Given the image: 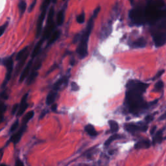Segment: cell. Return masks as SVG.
I'll list each match as a JSON object with an SVG mask.
<instances>
[{"mask_svg":"<svg viewBox=\"0 0 166 166\" xmlns=\"http://www.w3.org/2000/svg\"><path fill=\"white\" fill-rule=\"evenodd\" d=\"M129 18L132 23L136 25H142L146 24L144 7H137L132 9L129 12Z\"/></svg>","mask_w":166,"mask_h":166,"instance_id":"cell-3","label":"cell"},{"mask_svg":"<svg viewBox=\"0 0 166 166\" xmlns=\"http://www.w3.org/2000/svg\"><path fill=\"white\" fill-rule=\"evenodd\" d=\"M3 63H4V66L7 68V74H6L5 80L6 82H8L11 79L12 72V69H13V60H12V57L5 59Z\"/></svg>","mask_w":166,"mask_h":166,"instance_id":"cell-8","label":"cell"},{"mask_svg":"<svg viewBox=\"0 0 166 166\" xmlns=\"http://www.w3.org/2000/svg\"><path fill=\"white\" fill-rule=\"evenodd\" d=\"M147 44V42L143 38H140L136 40L135 42H133L131 44V46L135 48H142L145 47Z\"/></svg>","mask_w":166,"mask_h":166,"instance_id":"cell-14","label":"cell"},{"mask_svg":"<svg viewBox=\"0 0 166 166\" xmlns=\"http://www.w3.org/2000/svg\"><path fill=\"white\" fill-rule=\"evenodd\" d=\"M18 104H14L13 108H12V114H14L16 112V111L18 110Z\"/></svg>","mask_w":166,"mask_h":166,"instance_id":"cell-35","label":"cell"},{"mask_svg":"<svg viewBox=\"0 0 166 166\" xmlns=\"http://www.w3.org/2000/svg\"><path fill=\"white\" fill-rule=\"evenodd\" d=\"M53 16H54V7H52L49 11L48 16L47 18V26L44 30V33L42 38L44 40L48 39L52 36L55 29V24L53 22Z\"/></svg>","mask_w":166,"mask_h":166,"instance_id":"cell-4","label":"cell"},{"mask_svg":"<svg viewBox=\"0 0 166 166\" xmlns=\"http://www.w3.org/2000/svg\"><path fill=\"white\" fill-rule=\"evenodd\" d=\"M60 35V32L59 30L54 31L53 34H52V36H51L49 38V42H48V45H51V44H52L55 42L59 38Z\"/></svg>","mask_w":166,"mask_h":166,"instance_id":"cell-22","label":"cell"},{"mask_svg":"<svg viewBox=\"0 0 166 166\" xmlns=\"http://www.w3.org/2000/svg\"><path fill=\"white\" fill-rule=\"evenodd\" d=\"M64 1H66V0H64Z\"/></svg>","mask_w":166,"mask_h":166,"instance_id":"cell-47","label":"cell"},{"mask_svg":"<svg viewBox=\"0 0 166 166\" xmlns=\"http://www.w3.org/2000/svg\"><path fill=\"white\" fill-rule=\"evenodd\" d=\"M27 50H28L27 47H25L24 49H22L20 52L16 55V60H20L21 59H23L25 57V55H26V53H27Z\"/></svg>","mask_w":166,"mask_h":166,"instance_id":"cell-24","label":"cell"},{"mask_svg":"<svg viewBox=\"0 0 166 166\" xmlns=\"http://www.w3.org/2000/svg\"><path fill=\"white\" fill-rule=\"evenodd\" d=\"M1 166H7V165H6L4 164H2L1 165Z\"/></svg>","mask_w":166,"mask_h":166,"instance_id":"cell-46","label":"cell"},{"mask_svg":"<svg viewBox=\"0 0 166 166\" xmlns=\"http://www.w3.org/2000/svg\"><path fill=\"white\" fill-rule=\"evenodd\" d=\"M121 135H117V134H114L113 136H110V138H108L106 142H105L104 145L105 146H108L113 141H114V140H117V139H119V138H121Z\"/></svg>","mask_w":166,"mask_h":166,"instance_id":"cell-25","label":"cell"},{"mask_svg":"<svg viewBox=\"0 0 166 166\" xmlns=\"http://www.w3.org/2000/svg\"><path fill=\"white\" fill-rule=\"evenodd\" d=\"M164 73V70H161V71H160L158 72L157 73H156V75L155 76V77L153 78L152 79L153 80H155V79H158L159 77H160L162 75L163 73Z\"/></svg>","mask_w":166,"mask_h":166,"instance_id":"cell-33","label":"cell"},{"mask_svg":"<svg viewBox=\"0 0 166 166\" xmlns=\"http://www.w3.org/2000/svg\"><path fill=\"white\" fill-rule=\"evenodd\" d=\"M165 119H166V111H165V112L163 115H162L161 117H160V120H164Z\"/></svg>","mask_w":166,"mask_h":166,"instance_id":"cell-40","label":"cell"},{"mask_svg":"<svg viewBox=\"0 0 166 166\" xmlns=\"http://www.w3.org/2000/svg\"><path fill=\"white\" fill-rule=\"evenodd\" d=\"M8 24H9V22L7 21L6 23H5L4 25H2L1 26V28H0V32H1V36H2L3 34H4V33H5V29H7V26H8Z\"/></svg>","mask_w":166,"mask_h":166,"instance_id":"cell-30","label":"cell"},{"mask_svg":"<svg viewBox=\"0 0 166 166\" xmlns=\"http://www.w3.org/2000/svg\"><path fill=\"white\" fill-rule=\"evenodd\" d=\"M27 96H28V94H26L25 95H24V96L21 99L20 106V108H19L18 112L17 114L18 116H21V115L24 113V112L27 109V106H28V104L27 103Z\"/></svg>","mask_w":166,"mask_h":166,"instance_id":"cell-12","label":"cell"},{"mask_svg":"<svg viewBox=\"0 0 166 166\" xmlns=\"http://www.w3.org/2000/svg\"><path fill=\"white\" fill-rule=\"evenodd\" d=\"M36 2H37V0H33V1L32 2V4L30 5L29 9V12L32 11V10H33L34 7H35V5H36Z\"/></svg>","mask_w":166,"mask_h":166,"instance_id":"cell-34","label":"cell"},{"mask_svg":"<svg viewBox=\"0 0 166 166\" xmlns=\"http://www.w3.org/2000/svg\"><path fill=\"white\" fill-rule=\"evenodd\" d=\"M57 92L55 90H53L50 92L47 96L46 99V103L47 105L52 104L55 101V99L57 97Z\"/></svg>","mask_w":166,"mask_h":166,"instance_id":"cell-18","label":"cell"},{"mask_svg":"<svg viewBox=\"0 0 166 166\" xmlns=\"http://www.w3.org/2000/svg\"><path fill=\"white\" fill-rule=\"evenodd\" d=\"M52 110L53 112H56V111H57V104H54L52 105Z\"/></svg>","mask_w":166,"mask_h":166,"instance_id":"cell-38","label":"cell"},{"mask_svg":"<svg viewBox=\"0 0 166 166\" xmlns=\"http://www.w3.org/2000/svg\"><path fill=\"white\" fill-rule=\"evenodd\" d=\"M108 123H109V125L110 127V131L112 133H116L119 130V124L116 122V121L110 120L108 121Z\"/></svg>","mask_w":166,"mask_h":166,"instance_id":"cell-23","label":"cell"},{"mask_svg":"<svg viewBox=\"0 0 166 166\" xmlns=\"http://www.w3.org/2000/svg\"><path fill=\"white\" fill-rule=\"evenodd\" d=\"M163 87H164V83H163V82L161 81H158L156 83V84L155 86L154 90L156 91V92H159V91H160L161 90H162Z\"/></svg>","mask_w":166,"mask_h":166,"instance_id":"cell-28","label":"cell"},{"mask_svg":"<svg viewBox=\"0 0 166 166\" xmlns=\"http://www.w3.org/2000/svg\"><path fill=\"white\" fill-rule=\"evenodd\" d=\"M18 124H19V122H18V121H16L14 123V124H12V125L11 126V129H10V132H13L14 131H15L16 129L18 128Z\"/></svg>","mask_w":166,"mask_h":166,"instance_id":"cell-31","label":"cell"},{"mask_svg":"<svg viewBox=\"0 0 166 166\" xmlns=\"http://www.w3.org/2000/svg\"><path fill=\"white\" fill-rule=\"evenodd\" d=\"M68 79H67V77H65L62 78L61 79L59 80V81H57L55 84H54L53 90H55V91H58L59 90V88H60V87L62 86V84H66L67 82H68Z\"/></svg>","mask_w":166,"mask_h":166,"instance_id":"cell-20","label":"cell"},{"mask_svg":"<svg viewBox=\"0 0 166 166\" xmlns=\"http://www.w3.org/2000/svg\"><path fill=\"white\" fill-rule=\"evenodd\" d=\"M85 130L86 132L88 133V135H89L92 137H95L98 135L97 131L94 128V127L92 125V124H87V125L85 127Z\"/></svg>","mask_w":166,"mask_h":166,"instance_id":"cell-19","label":"cell"},{"mask_svg":"<svg viewBox=\"0 0 166 166\" xmlns=\"http://www.w3.org/2000/svg\"><path fill=\"white\" fill-rule=\"evenodd\" d=\"M47 12V9H41V14L38 18L36 25V36L39 37L40 35L42 33V25L44 19L46 18Z\"/></svg>","mask_w":166,"mask_h":166,"instance_id":"cell-9","label":"cell"},{"mask_svg":"<svg viewBox=\"0 0 166 166\" xmlns=\"http://www.w3.org/2000/svg\"><path fill=\"white\" fill-rule=\"evenodd\" d=\"M64 18H65V11L64 9L60 10L58 13H57V24L58 26H60L62 25L64 21Z\"/></svg>","mask_w":166,"mask_h":166,"instance_id":"cell-17","label":"cell"},{"mask_svg":"<svg viewBox=\"0 0 166 166\" xmlns=\"http://www.w3.org/2000/svg\"><path fill=\"white\" fill-rule=\"evenodd\" d=\"M152 119H153V117L152 116H149L145 118V120L147 121V122H150V121H151V120H152Z\"/></svg>","mask_w":166,"mask_h":166,"instance_id":"cell-39","label":"cell"},{"mask_svg":"<svg viewBox=\"0 0 166 166\" xmlns=\"http://www.w3.org/2000/svg\"><path fill=\"white\" fill-rule=\"evenodd\" d=\"M156 129V127H155L154 128H153L152 130H151V135H152V134H154L155 133V130Z\"/></svg>","mask_w":166,"mask_h":166,"instance_id":"cell-42","label":"cell"},{"mask_svg":"<svg viewBox=\"0 0 166 166\" xmlns=\"http://www.w3.org/2000/svg\"><path fill=\"white\" fill-rule=\"evenodd\" d=\"M41 64H42V63L40 61V62H38L37 64H36V65L34 66L33 71H32L31 75H29V78L27 79V85L31 84L34 81V80L36 79V77L38 75V70L40 69Z\"/></svg>","mask_w":166,"mask_h":166,"instance_id":"cell-11","label":"cell"},{"mask_svg":"<svg viewBox=\"0 0 166 166\" xmlns=\"http://www.w3.org/2000/svg\"><path fill=\"white\" fill-rule=\"evenodd\" d=\"M152 38L156 47H161L166 44V31H156L152 33Z\"/></svg>","mask_w":166,"mask_h":166,"instance_id":"cell-5","label":"cell"},{"mask_svg":"<svg viewBox=\"0 0 166 166\" xmlns=\"http://www.w3.org/2000/svg\"><path fill=\"white\" fill-rule=\"evenodd\" d=\"M124 128L129 132H145L147 130V126L145 124H134V123H128L125 124Z\"/></svg>","mask_w":166,"mask_h":166,"instance_id":"cell-7","label":"cell"},{"mask_svg":"<svg viewBox=\"0 0 166 166\" xmlns=\"http://www.w3.org/2000/svg\"><path fill=\"white\" fill-rule=\"evenodd\" d=\"M163 140V134L162 130H159L156 133L155 135L154 138L152 140V142L154 144H156V143H160Z\"/></svg>","mask_w":166,"mask_h":166,"instance_id":"cell-21","label":"cell"},{"mask_svg":"<svg viewBox=\"0 0 166 166\" xmlns=\"http://www.w3.org/2000/svg\"><path fill=\"white\" fill-rule=\"evenodd\" d=\"M79 88V86H78L76 82H73L72 83V90L73 91H75H75H77V90H78Z\"/></svg>","mask_w":166,"mask_h":166,"instance_id":"cell-32","label":"cell"},{"mask_svg":"<svg viewBox=\"0 0 166 166\" xmlns=\"http://www.w3.org/2000/svg\"><path fill=\"white\" fill-rule=\"evenodd\" d=\"M151 146V142L148 140H143L138 142L135 145V147L136 149H148Z\"/></svg>","mask_w":166,"mask_h":166,"instance_id":"cell-15","label":"cell"},{"mask_svg":"<svg viewBox=\"0 0 166 166\" xmlns=\"http://www.w3.org/2000/svg\"><path fill=\"white\" fill-rule=\"evenodd\" d=\"M85 20V14L84 12H82L81 14H79L77 17V21L78 24H82L84 23Z\"/></svg>","mask_w":166,"mask_h":166,"instance_id":"cell-29","label":"cell"},{"mask_svg":"<svg viewBox=\"0 0 166 166\" xmlns=\"http://www.w3.org/2000/svg\"><path fill=\"white\" fill-rule=\"evenodd\" d=\"M130 4H132L133 2H134V0H130Z\"/></svg>","mask_w":166,"mask_h":166,"instance_id":"cell-45","label":"cell"},{"mask_svg":"<svg viewBox=\"0 0 166 166\" xmlns=\"http://www.w3.org/2000/svg\"><path fill=\"white\" fill-rule=\"evenodd\" d=\"M100 7H98L97 9H95L94 11V14L90 18V20L88 21L87 24V27L84 30V33L80 39V42L77 47V53L81 59H84L88 55V40L90 38V35L92 33V29L94 27V24L95 18L97 17V14L100 11Z\"/></svg>","mask_w":166,"mask_h":166,"instance_id":"cell-2","label":"cell"},{"mask_svg":"<svg viewBox=\"0 0 166 166\" xmlns=\"http://www.w3.org/2000/svg\"><path fill=\"white\" fill-rule=\"evenodd\" d=\"M52 1H53V4H55V3L57 2V0H52Z\"/></svg>","mask_w":166,"mask_h":166,"instance_id":"cell-44","label":"cell"},{"mask_svg":"<svg viewBox=\"0 0 166 166\" xmlns=\"http://www.w3.org/2000/svg\"><path fill=\"white\" fill-rule=\"evenodd\" d=\"M27 127V124L24 123L22 124V126L21 127L20 129L18 130V132L17 133L14 134L13 136H12L11 138V141L13 142L14 144H17V143L20 142V140L21 139V137L23 135L24 132L25 131Z\"/></svg>","mask_w":166,"mask_h":166,"instance_id":"cell-10","label":"cell"},{"mask_svg":"<svg viewBox=\"0 0 166 166\" xmlns=\"http://www.w3.org/2000/svg\"><path fill=\"white\" fill-rule=\"evenodd\" d=\"M143 94L141 92L127 89L125 101L130 112L138 114L149 107V104L146 103L142 97Z\"/></svg>","mask_w":166,"mask_h":166,"instance_id":"cell-1","label":"cell"},{"mask_svg":"<svg viewBox=\"0 0 166 166\" xmlns=\"http://www.w3.org/2000/svg\"><path fill=\"white\" fill-rule=\"evenodd\" d=\"M44 40H44L43 38H42V39L39 42H38L36 44V45L35 46L34 48L33 51V52H32V54H31L32 59L35 58V57H36L38 55V53H40L42 46Z\"/></svg>","mask_w":166,"mask_h":166,"instance_id":"cell-16","label":"cell"},{"mask_svg":"<svg viewBox=\"0 0 166 166\" xmlns=\"http://www.w3.org/2000/svg\"><path fill=\"white\" fill-rule=\"evenodd\" d=\"M34 114V113L33 111L29 112L26 115H25V116L24 117V119H23V123L27 124L28 123V121L31 120L32 118L33 117Z\"/></svg>","mask_w":166,"mask_h":166,"instance_id":"cell-27","label":"cell"},{"mask_svg":"<svg viewBox=\"0 0 166 166\" xmlns=\"http://www.w3.org/2000/svg\"><path fill=\"white\" fill-rule=\"evenodd\" d=\"M1 111H2V113H4V112H5L6 110V105H5L4 103H2V107H1Z\"/></svg>","mask_w":166,"mask_h":166,"instance_id":"cell-41","label":"cell"},{"mask_svg":"<svg viewBox=\"0 0 166 166\" xmlns=\"http://www.w3.org/2000/svg\"><path fill=\"white\" fill-rule=\"evenodd\" d=\"M27 8V4L24 0H21L20 4H19V10L20 12V14L23 15L24 14V12H25Z\"/></svg>","mask_w":166,"mask_h":166,"instance_id":"cell-26","label":"cell"},{"mask_svg":"<svg viewBox=\"0 0 166 166\" xmlns=\"http://www.w3.org/2000/svg\"><path fill=\"white\" fill-rule=\"evenodd\" d=\"M31 66H32V60H30L29 62L26 66H25V68H24V69L23 70V72L21 73V75H20V82H23L24 80L25 79V78L27 77L29 73L30 72V69L31 68Z\"/></svg>","mask_w":166,"mask_h":166,"instance_id":"cell-13","label":"cell"},{"mask_svg":"<svg viewBox=\"0 0 166 166\" xmlns=\"http://www.w3.org/2000/svg\"><path fill=\"white\" fill-rule=\"evenodd\" d=\"M15 166H24V163L22 162V161L20 160H18L16 162Z\"/></svg>","mask_w":166,"mask_h":166,"instance_id":"cell-36","label":"cell"},{"mask_svg":"<svg viewBox=\"0 0 166 166\" xmlns=\"http://www.w3.org/2000/svg\"><path fill=\"white\" fill-rule=\"evenodd\" d=\"M148 87L149 84L146 83L139 81H135V80L129 81L127 84V89H132V90L141 92L142 93H144Z\"/></svg>","mask_w":166,"mask_h":166,"instance_id":"cell-6","label":"cell"},{"mask_svg":"<svg viewBox=\"0 0 166 166\" xmlns=\"http://www.w3.org/2000/svg\"><path fill=\"white\" fill-rule=\"evenodd\" d=\"M1 97L5 99H7L8 98V95L7 94H6L5 92H4L1 93Z\"/></svg>","mask_w":166,"mask_h":166,"instance_id":"cell-37","label":"cell"},{"mask_svg":"<svg viewBox=\"0 0 166 166\" xmlns=\"http://www.w3.org/2000/svg\"><path fill=\"white\" fill-rule=\"evenodd\" d=\"M78 166H89L88 164H80Z\"/></svg>","mask_w":166,"mask_h":166,"instance_id":"cell-43","label":"cell"}]
</instances>
